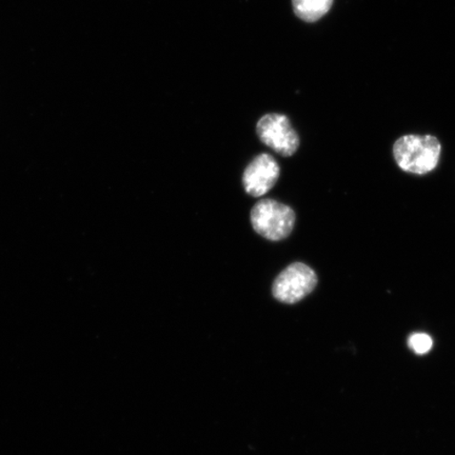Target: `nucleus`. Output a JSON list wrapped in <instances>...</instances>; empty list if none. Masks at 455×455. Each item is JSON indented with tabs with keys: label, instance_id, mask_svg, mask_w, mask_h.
<instances>
[{
	"label": "nucleus",
	"instance_id": "obj_1",
	"mask_svg": "<svg viewBox=\"0 0 455 455\" xmlns=\"http://www.w3.org/2000/svg\"><path fill=\"white\" fill-rule=\"evenodd\" d=\"M442 146L432 135H405L395 141L394 156L400 168L406 172L423 175L439 164Z\"/></svg>",
	"mask_w": 455,
	"mask_h": 455
},
{
	"label": "nucleus",
	"instance_id": "obj_5",
	"mask_svg": "<svg viewBox=\"0 0 455 455\" xmlns=\"http://www.w3.org/2000/svg\"><path fill=\"white\" fill-rule=\"evenodd\" d=\"M281 169L275 157L259 155L250 163L243 175V185L248 195L260 197L277 183Z\"/></svg>",
	"mask_w": 455,
	"mask_h": 455
},
{
	"label": "nucleus",
	"instance_id": "obj_6",
	"mask_svg": "<svg viewBox=\"0 0 455 455\" xmlns=\"http://www.w3.org/2000/svg\"><path fill=\"white\" fill-rule=\"evenodd\" d=\"M333 0H292L294 13L306 22H315L331 9Z\"/></svg>",
	"mask_w": 455,
	"mask_h": 455
},
{
	"label": "nucleus",
	"instance_id": "obj_3",
	"mask_svg": "<svg viewBox=\"0 0 455 455\" xmlns=\"http://www.w3.org/2000/svg\"><path fill=\"white\" fill-rule=\"evenodd\" d=\"M315 270L304 263H293L283 270L272 286V294L283 304H297L317 286Z\"/></svg>",
	"mask_w": 455,
	"mask_h": 455
},
{
	"label": "nucleus",
	"instance_id": "obj_4",
	"mask_svg": "<svg viewBox=\"0 0 455 455\" xmlns=\"http://www.w3.org/2000/svg\"><path fill=\"white\" fill-rule=\"evenodd\" d=\"M256 132L263 144L283 157H290L299 150V138L287 116L271 113L261 117L256 124Z\"/></svg>",
	"mask_w": 455,
	"mask_h": 455
},
{
	"label": "nucleus",
	"instance_id": "obj_7",
	"mask_svg": "<svg viewBox=\"0 0 455 455\" xmlns=\"http://www.w3.org/2000/svg\"><path fill=\"white\" fill-rule=\"evenodd\" d=\"M408 346L417 355H426L434 346V340L426 333H414L408 339Z\"/></svg>",
	"mask_w": 455,
	"mask_h": 455
},
{
	"label": "nucleus",
	"instance_id": "obj_2",
	"mask_svg": "<svg viewBox=\"0 0 455 455\" xmlns=\"http://www.w3.org/2000/svg\"><path fill=\"white\" fill-rule=\"evenodd\" d=\"M295 219L292 208L275 199H261L251 210L254 231L272 242L283 241L291 235Z\"/></svg>",
	"mask_w": 455,
	"mask_h": 455
}]
</instances>
